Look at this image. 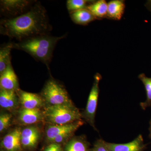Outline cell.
Here are the masks:
<instances>
[{
  "label": "cell",
  "mask_w": 151,
  "mask_h": 151,
  "mask_svg": "<svg viewBox=\"0 0 151 151\" xmlns=\"http://www.w3.org/2000/svg\"><path fill=\"white\" fill-rule=\"evenodd\" d=\"M52 29L46 9L39 1L36 2L23 14L14 18L1 19L0 22L1 34L18 42L49 34Z\"/></svg>",
  "instance_id": "cell-1"
},
{
  "label": "cell",
  "mask_w": 151,
  "mask_h": 151,
  "mask_svg": "<svg viewBox=\"0 0 151 151\" xmlns=\"http://www.w3.org/2000/svg\"><path fill=\"white\" fill-rule=\"evenodd\" d=\"M65 35L55 37L47 34L38 36L18 42H13V47L27 52L48 67L57 43L65 37Z\"/></svg>",
  "instance_id": "cell-2"
},
{
  "label": "cell",
  "mask_w": 151,
  "mask_h": 151,
  "mask_svg": "<svg viewBox=\"0 0 151 151\" xmlns=\"http://www.w3.org/2000/svg\"><path fill=\"white\" fill-rule=\"evenodd\" d=\"M52 125H65L81 120L82 114L73 105H49L43 112Z\"/></svg>",
  "instance_id": "cell-3"
},
{
  "label": "cell",
  "mask_w": 151,
  "mask_h": 151,
  "mask_svg": "<svg viewBox=\"0 0 151 151\" xmlns=\"http://www.w3.org/2000/svg\"><path fill=\"white\" fill-rule=\"evenodd\" d=\"M41 95L49 105H73L66 89L53 79L47 81Z\"/></svg>",
  "instance_id": "cell-4"
},
{
  "label": "cell",
  "mask_w": 151,
  "mask_h": 151,
  "mask_svg": "<svg viewBox=\"0 0 151 151\" xmlns=\"http://www.w3.org/2000/svg\"><path fill=\"white\" fill-rule=\"evenodd\" d=\"M102 78V76L99 73H96L94 75V82L89 93L86 108L84 113H81L82 118H84L96 130L97 129L94 124L95 117L100 92L99 84Z\"/></svg>",
  "instance_id": "cell-5"
},
{
  "label": "cell",
  "mask_w": 151,
  "mask_h": 151,
  "mask_svg": "<svg viewBox=\"0 0 151 151\" xmlns=\"http://www.w3.org/2000/svg\"><path fill=\"white\" fill-rule=\"evenodd\" d=\"M36 1L27 0H2L0 2L1 13L6 17L5 19L14 18L26 13Z\"/></svg>",
  "instance_id": "cell-6"
},
{
  "label": "cell",
  "mask_w": 151,
  "mask_h": 151,
  "mask_svg": "<svg viewBox=\"0 0 151 151\" xmlns=\"http://www.w3.org/2000/svg\"><path fill=\"white\" fill-rule=\"evenodd\" d=\"M84 122L82 120L76 121L70 124L65 125H51L47 128L46 136L49 142L52 141L59 135L70 133L74 134L78 128L82 126Z\"/></svg>",
  "instance_id": "cell-7"
},
{
  "label": "cell",
  "mask_w": 151,
  "mask_h": 151,
  "mask_svg": "<svg viewBox=\"0 0 151 151\" xmlns=\"http://www.w3.org/2000/svg\"><path fill=\"white\" fill-rule=\"evenodd\" d=\"M105 144L110 151H145L147 146L141 134L138 135L130 142L116 144L105 141Z\"/></svg>",
  "instance_id": "cell-8"
},
{
  "label": "cell",
  "mask_w": 151,
  "mask_h": 151,
  "mask_svg": "<svg viewBox=\"0 0 151 151\" xmlns=\"http://www.w3.org/2000/svg\"><path fill=\"white\" fill-rule=\"evenodd\" d=\"M0 87L1 89L5 90H14L17 92L19 90L18 78L11 63L1 74Z\"/></svg>",
  "instance_id": "cell-9"
},
{
  "label": "cell",
  "mask_w": 151,
  "mask_h": 151,
  "mask_svg": "<svg viewBox=\"0 0 151 151\" xmlns=\"http://www.w3.org/2000/svg\"><path fill=\"white\" fill-rule=\"evenodd\" d=\"M19 99L22 105V108L26 109H39L43 105L44 101L42 96L35 93L19 90Z\"/></svg>",
  "instance_id": "cell-10"
},
{
  "label": "cell",
  "mask_w": 151,
  "mask_h": 151,
  "mask_svg": "<svg viewBox=\"0 0 151 151\" xmlns=\"http://www.w3.org/2000/svg\"><path fill=\"white\" fill-rule=\"evenodd\" d=\"M21 132L19 129H16L5 136L1 143L3 148L6 151H21Z\"/></svg>",
  "instance_id": "cell-11"
},
{
  "label": "cell",
  "mask_w": 151,
  "mask_h": 151,
  "mask_svg": "<svg viewBox=\"0 0 151 151\" xmlns=\"http://www.w3.org/2000/svg\"><path fill=\"white\" fill-rule=\"evenodd\" d=\"M40 137V133L37 127H31L25 128L22 131L21 141L24 148L35 147Z\"/></svg>",
  "instance_id": "cell-12"
},
{
  "label": "cell",
  "mask_w": 151,
  "mask_h": 151,
  "mask_svg": "<svg viewBox=\"0 0 151 151\" xmlns=\"http://www.w3.org/2000/svg\"><path fill=\"white\" fill-rule=\"evenodd\" d=\"M42 115L39 109H29L22 108L18 112V120L22 124H35L42 119Z\"/></svg>",
  "instance_id": "cell-13"
},
{
  "label": "cell",
  "mask_w": 151,
  "mask_h": 151,
  "mask_svg": "<svg viewBox=\"0 0 151 151\" xmlns=\"http://www.w3.org/2000/svg\"><path fill=\"white\" fill-rule=\"evenodd\" d=\"M17 92L14 90L1 89L0 90V105L4 109L10 110L16 108L18 103Z\"/></svg>",
  "instance_id": "cell-14"
},
{
  "label": "cell",
  "mask_w": 151,
  "mask_h": 151,
  "mask_svg": "<svg viewBox=\"0 0 151 151\" xmlns=\"http://www.w3.org/2000/svg\"><path fill=\"white\" fill-rule=\"evenodd\" d=\"M125 9V1L123 0H113L108 3L107 17L115 20L121 19Z\"/></svg>",
  "instance_id": "cell-15"
},
{
  "label": "cell",
  "mask_w": 151,
  "mask_h": 151,
  "mask_svg": "<svg viewBox=\"0 0 151 151\" xmlns=\"http://www.w3.org/2000/svg\"><path fill=\"white\" fill-rule=\"evenodd\" d=\"M71 20L76 24L86 25L96 19L95 17L87 9H83L69 13Z\"/></svg>",
  "instance_id": "cell-16"
},
{
  "label": "cell",
  "mask_w": 151,
  "mask_h": 151,
  "mask_svg": "<svg viewBox=\"0 0 151 151\" xmlns=\"http://www.w3.org/2000/svg\"><path fill=\"white\" fill-rule=\"evenodd\" d=\"M89 144L83 136L76 137L66 144L63 151H89Z\"/></svg>",
  "instance_id": "cell-17"
},
{
  "label": "cell",
  "mask_w": 151,
  "mask_h": 151,
  "mask_svg": "<svg viewBox=\"0 0 151 151\" xmlns=\"http://www.w3.org/2000/svg\"><path fill=\"white\" fill-rule=\"evenodd\" d=\"M87 9L92 13L96 19L107 17L108 3L105 0L94 1L87 7Z\"/></svg>",
  "instance_id": "cell-18"
},
{
  "label": "cell",
  "mask_w": 151,
  "mask_h": 151,
  "mask_svg": "<svg viewBox=\"0 0 151 151\" xmlns=\"http://www.w3.org/2000/svg\"><path fill=\"white\" fill-rule=\"evenodd\" d=\"M13 42H9L2 45L0 48V73H2L11 63V52Z\"/></svg>",
  "instance_id": "cell-19"
},
{
  "label": "cell",
  "mask_w": 151,
  "mask_h": 151,
  "mask_svg": "<svg viewBox=\"0 0 151 151\" xmlns=\"http://www.w3.org/2000/svg\"><path fill=\"white\" fill-rule=\"evenodd\" d=\"M138 78L142 82L145 89L146 100L145 102L140 103L142 109L145 110L148 107H151V78L147 77L144 73L140 74Z\"/></svg>",
  "instance_id": "cell-20"
},
{
  "label": "cell",
  "mask_w": 151,
  "mask_h": 151,
  "mask_svg": "<svg viewBox=\"0 0 151 151\" xmlns=\"http://www.w3.org/2000/svg\"><path fill=\"white\" fill-rule=\"evenodd\" d=\"M94 1L89 0H68L66 6L68 10L70 13L83 9H87V7Z\"/></svg>",
  "instance_id": "cell-21"
},
{
  "label": "cell",
  "mask_w": 151,
  "mask_h": 151,
  "mask_svg": "<svg viewBox=\"0 0 151 151\" xmlns=\"http://www.w3.org/2000/svg\"><path fill=\"white\" fill-rule=\"evenodd\" d=\"M12 116L11 114H2L0 116V132L6 129L11 124Z\"/></svg>",
  "instance_id": "cell-22"
},
{
  "label": "cell",
  "mask_w": 151,
  "mask_h": 151,
  "mask_svg": "<svg viewBox=\"0 0 151 151\" xmlns=\"http://www.w3.org/2000/svg\"><path fill=\"white\" fill-rule=\"evenodd\" d=\"M89 151H110L105 144V141L102 139H98L94 143V146Z\"/></svg>",
  "instance_id": "cell-23"
},
{
  "label": "cell",
  "mask_w": 151,
  "mask_h": 151,
  "mask_svg": "<svg viewBox=\"0 0 151 151\" xmlns=\"http://www.w3.org/2000/svg\"><path fill=\"white\" fill-rule=\"evenodd\" d=\"M73 134V133H68L59 135L55 138L51 142L60 144L69 139Z\"/></svg>",
  "instance_id": "cell-24"
},
{
  "label": "cell",
  "mask_w": 151,
  "mask_h": 151,
  "mask_svg": "<svg viewBox=\"0 0 151 151\" xmlns=\"http://www.w3.org/2000/svg\"><path fill=\"white\" fill-rule=\"evenodd\" d=\"M44 151H63L60 144L52 143L45 149Z\"/></svg>",
  "instance_id": "cell-25"
},
{
  "label": "cell",
  "mask_w": 151,
  "mask_h": 151,
  "mask_svg": "<svg viewBox=\"0 0 151 151\" xmlns=\"http://www.w3.org/2000/svg\"><path fill=\"white\" fill-rule=\"evenodd\" d=\"M145 6L150 11L151 13V0L148 1L145 4Z\"/></svg>",
  "instance_id": "cell-26"
},
{
  "label": "cell",
  "mask_w": 151,
  "mask_h": 151,
  "mask_svg": "<svg viewBox=\"0 0 151 151\" xmlns=\"http://www.w3.org/2000/svg\"><path fill=\"white\" fill-rule=\"evenodd\" d=\"M149 132H150V134H149V137L150 139L151 140V119L150 120V127H149Z\"/></svg>",
  "instance_id": "cell-27"
}]
</instances>
